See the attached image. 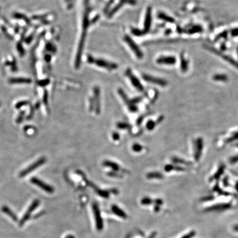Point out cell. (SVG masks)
I'll use <instances>...</instances> for the list:
<instances>
[{"mask_svg":"<svg viewBox=\"0 0 238 238\" xmlns=\"http://www.w3.org/2000/svg\"><path fill=\"white\" fill-rule=\"evenodd\" d=\"M30 182L35 185L38 186L43 190L45 191V192H46L48 193L52 194L54 192V187H52V186L46 184L45 182H43L42 180H41L38 178H35V177L32 178L30 179Z\"/></svg>","mask_w":238,"mask_h":238,"instance_id":"obj_9","label":"cell"},{"mask_svg":"<svg viewBox=\"0 0 238 238\" xmlns=\"http://www.w3.org/2000/svg\"><path fill=\"white\" fill-rule=\"evenodd\" d=\"M156 63L158 65H174L177 62V59L173 56H160L156 59Z\"/></svg>","mask_w":238,"mask_h":238,"instance_id":"obj_11","label":"cell"},{"mask_svg":"<svg viewBox=\"0 0 238 238\" xmlns=\"http://www.w3.org/2000/svg\"><path fill=\"white\" fill-rule=\"evenodd\" d=\"M112 211L113 212L121 218H127V215L125 212H124L121 209L119 208L116 205H114L112 207Z\"/></svg>","mask_w":238,"mask_h":238,"instance_id":"obj_16","label":"cell"},{"mask_svg":"<svg viewBox=\"0 0 238 238\" xmlns=\"http://www.w3.org/2000/svg\"><path fill=\"white\" fill-rule=\"evenodd\" d=\"M232 35L233 36H238V28H235L234 29H233L232 31Z\"/></svg>","mask_w":238,"mask_h":238,"instance_id":"obj_32","label":"cell"},{"mask_svg":"<svg viewBox=\"0 0 238 238\" xmlns=\"http://www.w3.org/2000/svg\"><path fill=\"white\" fill-rule=\"evenodd\" d=\"M0 105H1V103H0Z\"/></svg>","mask_w":238,"mask_h":238,"instance_id":"obj_38","label":"cell"},{"mask_svg":"<svg viewBox=\"0 0 238 238\" xmlns=\"http://www.w3.org/2000/svg\"><path fill=\"white\" fill-rule=\"evenodd\" d=\"M123 40L129 48L130 51L133 53L134 55L138 60H142L144 57V54L137 44L136 43L131 36L128 34H126L123 37Z\"/></svg>","mask_w":238,"mask_h":238,"instance_id":"obj_4","label":"cell"},{"mask_svg":"<svg viewBox=\"0 0 238 238\" xmlns=\"http://www.w3.org/2000/svg\"><path fill=\"white\" fill-rule=\"evenodd\" d=\"M189 69V62L184 56V54L182 53L180 55V69L182 72H186Z\"/></svg>","mask_w":238,"mask_h":238,"instance_id":"obj_14","label":"cell"},{"mask_svg":"<svg viewBox=\"0 0 238 238\" xmlns=\"http://www.w3.org/2000/svg\"><path fill=\"white\" fill-rule=\"evenodd\" d=\"M2 211H3V212L5 213L6 214H7L8 216L10 217L14 222L17 221L18 218L17 216H16V215L8 207L3 206L2 208Z\"/></svg>","mask_w":238,"mask_h":238,"instance_id":"obj_17","label":"cell"},{"mask_svg":"<svg viewBox=\"0 0 238 238\" xmlns=\"http://www.w3.org/2000/svg\"><path fill=\"white\" fill-rule=\"evenodd\" d=\"M213 80L219 82H226L228 81V77L224 74H217L213 77Z\"/></svg>","mask_w":238,"mask_h":238,"instance_id":"obj_19","label":"cell"},{"mask_svg":"<svg viewBox=\"0 0 238 238\" xmlns=\"http://www.w3.org/2000/svg\"><path fill=\"white\" fill-rule=\"evenodd\" d=\"M204 148V142L201 138H199L195 142V158L196 161H199L201 156Z\"/></svg>","mask_w":238,"mask_h":238,"instance_id":"obj_13","label":"cell"},{"mask_svg":"<svg viewBox=\"0 0 238 238\" xmlns=\"http://www.w3.org/2000/svg\"><path fill=\"white\" fill-rule=\"evenodd\" d=\"M158 18L162 19V21H164L165 22L171 23H173L175 22V20L173 18L169 16L163 12L159 13L158 15Z\"/></svg>","mask_w":238,"mask_h":238,"instance_id":"obj_18","label":"cell"},{"mask_svg":"<svg viewBox=\"0 0 238 238\" xmlns=\"http://www.w3.org/2000/svg\"><path fill=\"white\" fill-rule=\"evenodd\" d=\"M155 125H156L155 122H154L153 121H149L148 122L147 127L148 130H152L154 129V127H155Z\"/></svg>","mask_w":238,"mask_h":238,"instance_id":"obj_27","label":"cell"},{"mask_svg":"<svg viewBox=\"0 0 238 238\" xmlns=\"http://www.w3.org/2000/svg\"><path fill=\"white\" fill-rule=\"evenodd\" d=\"M230 162L231 164H235L236 163L238 162V156H234L232 157L230 159Z\"/></svg>","mask_w":238,"mask_h":238,"instance_id":"obj_30","label":"cell"},{"mask_svg":"<svg viewBox=\"0 0 238 238\" xmlns=\"http://www.w3.org/2000/svg\"><path fill=\"white\" fill-rule=\"evenodd\" d=\"M46 162V158L45 157H41L39 158L38 160H36L32 164L29 165L28 167H27L26 169H24L19 174V177L20 178H23L26 177L29 174L31 173L33 171H34L35 169L39 168V167L44 164Z\"/></svg>","mask_w":238,"mask_h":238,"instance_id":"obj_6","label":"cell"},{"mask_svg":"<svg viewBox=\"0 0 238 238\" xmlns=\"http://www.w3.org/2000/svg\"><path fill=\"white\" fill-rule=\"evenodd\" d=\"M173 161L174 163H180V164H183L189 165L190 164V163L187 162L185 160H182L181 159H179L178 158H174L173 159Z\"/></svg>","mask_w":238,"mask_h":238,"instance_id":"obj_25","label":"cell"},{"mask_svg":"<svg viewBox=\"0 0 238 238\" xmlns=\"http://www.w3.org/2000/svg\"><path fill=\"white\" fill-rule=\"evenodd\" d=\"M119 134L115 133V134L113 135V139H115V140H116L117 139H119Z\"/></svg>","mask_w":238,"mask_h":238,"instance_id":"obj_34","label":"cell"},{"mask_svg":"<svg viewBox=\"0 0 238 238\" xmlns=\"http://www.w3.org/2000/svg\"><path fill=\"white\" fill-rule=\"evenodd\" d=\"M203 30L202 28L199 26H192L190 30H189V33L190 34H193L197 33H201Z\"/></svg>","mask_w":238,"mask_h":238,"instance_id":"obj_22","label":"cell"},{"mask_svg":"<svg viewBox=\"0 0 238 238\" xmlns=\"http://www.w3.org/2000/svg\"><path fill=\"white\" fill-rule=\"evenodd\" d=\"M152 24V9L151 7H148L147 9L146 12L144 15V18L143 21V28L139 29H132V33L136 36H142L145 34H147L151 30Z\"/></svg>","mask_w":238,"mask_h":238,"instance_id":"obj_3","label":"cell"},{"mask_svg":"<svg viewBox=\"0 0 238 238\" xmlns=\"http://www.w3.org/2000/svg\"><path fill=\"white\" fill-rule=\"evenodd\" d=\"M205 48H206L207 49H208V50H209L210 51L214 53L215 54H216L217 55L221 57L223 60L227 61L228 62L230 63L231 65H233L235 67H237V69H238V62L234 60V59H233L230 57L228 56V55H226L225 54H223L222 52H220L219 50H217L216 49L211 47V46H205Z\"/></svg>","mask_w":238,"mask_h":238,"instance_id":"obj_8","label":"cell"},{"mask_svg":"<svg viewBox=\"0 0 238 238\" xmlns=\"http://www.w3.org/2000/svg\"><path fill=\"white\" fill-rule=\"evenodd\" d=\"M147 178L149 179H152V178H154V179H161L163 178V176L161 174L158 173H149L147 175Z\"/></svg>","mask_w":238,"mask_h":238,"instance_id":"obj_23","label":"cell"},{"mask_svg":"<svg viewBox=\"0 0 238 238\" xmlns=\"http://www.w3.org/2000/svg\"><path fill=\"white\" fill-rule=\"evenodd\" d=\"M128 125L127 124H123V123H122V124H119L118 125H117V126L119 127H120V129H125L126 127H128Z\"/></svg>","mask_w":238,"mask_h":238,"instance_id":"obj_33","label":"cell"},{"mask_svg":"<svg viewBox=\"0 0 238 238\" xmlns=\"http://www.w3.org/2000/svg\"><path fill=\"white\" fill-rule=\"evenodd\" d=\"M91 11L89 0H84L83 4L82 23H81V32L80 38L78 41V46L76 51L75 66L79 68L81 64V59L82 56L83 48H84L85 43L87 38V33L91 26L92 21L91 20Z\"/></svg>","mask_w":238,"mask_h":238,"instance_id":"obj_1","label":"cell"},{"mask_svg":"<svg viewBox=\"0 0 238 238\" xmlns=\"http://www.w3.org/2000/svg\"><path fill=\"white\" fill-rule=\"evenodd\" d=\"M104 165L106 167H108L113 169L115 171H118L120 169V166L116 164V163H114L111 161H105L104 162Z\"/></svg>","mask_w":238,"mask_h":238,"instance_id":"obj_20","label":"cell"},{"mask_svg":"<svg viewBox=\"0 0 238 238\" xmlns=\"http://www.w3.org/2000/svg\"><path fill=\"white\" fill-rule=\"evenodd\" d=\"M39 203H40V202H39L38 199H35L32 202V204L29 206V207L26 213L24 214L23 218L20 222V223H19L20 226L23 225V224H24V223L29 218L30 214H31V213L33 212V211H34L35 209L37 208V207L39 206Z\"/></svg>","mask_w":238,"mask_h":238,"instance_id":"obj_12","label":"cell"},{"mask_svg":"<svg viewBox=\"0 0 238 238\" xmlns=\"http://www.w3.org/2000/svg\"><path fill=\"white\" fill-rule=\"evenodd\" d=\"M142 76L144 81L153 84H156L157 86H159L160 87H165L168 84V82L164 79L156 77L152 74H144Z\"/></svg>","mask_w":238,"mask_h":238,"instance_id":"obj_7","label":"cell"},{"mask_svg":"<svg viewBox=\"0 0 238 238\" xmlns=\"http://www.w3.org/2000/svg\"><path fill=\"white\" fill-rule=\"evenodd\" d=\"M87 62L90 65L95 66L101 69L106 70L109 72L114 71L118 69L119 66L116 62L109 60L100 57L94 56L91 55H87Z\"/></svg>","mask_w":238,"mask_h":238,"instance_id":"obj_2","label":"cell"},{"mask_svg":"<svg viewBox=\"0 0 238 238\" xmlns=\"http://www.w3.org/2000/svg\"><path fill=\"white\" fill-rule=\"evenodd\" d=\"M65 238H75L74 237V236L72 235H68L67 236H66Z\"/></svg>","mask_w":238,"mask_h":238,"instance_id":"obj_35","label":"cell"},{"mask_svg":"<svg viewBox=\"0 0 238 238\" xmlns=\"http://www.w3.org/2000/svg\"><path fill=\"white\" fill-rule=\"evenodd\" d=\"M28 104V102H26V101H21V102H19V103H18L16 104V108L17 109H19L20 108H21L22 106H23V105H26V104Z\"/></svg>","mask_w":238,"mask_h":238,"instance_id":"obj_31","label":"cell"},{"mask_svg":"<svg viewBox=\"0 0 238 238\" xmlns=\"http://www.w3.org/2000/svg\"><path fill=\"white\" fill-rule=\"evenodd\" d=\"M165 171L169 172L174 170H176L177 171H183V170H184V169L180 167H176V166L172 165H168L165 167Z\"/></svg>","mask_w":238,"mask_h":238,"instance_id":"obj_21","label":"cell"},{"mask_svg":"<svg viewBox=\"0 0 238 238\" xmlns=\"http://www.w3.org/2000/svg\"><path fill=\"white\" fill-rule=\"evenodd\" d=\"M142 146L141 145H139V144H135L133 146V149L134 151L137 152L141 151L142 150Z\"/></svg>","mask_w":238,"mask_h":238,"instance_id":"obj_28","label":"cell"},{"mask_svg":"<svg viewBox=\"0 0 238 238\" xmlns=\"http://www.w3.org/2000/svg\"><path fill=\"white\" fill-rule=\"evenodd\" d=\"M24 111H22V112H21V113L19 114L18 117H17V121H16L17 123H20V122H21L23 121V117H24Z\"/></svg>","mask_w":238,"mask_h":238,"instance_id":"obj_29","label":"cell"},{"mask_svg":"<svg viewBox=\"0 0 238 238\" xmlns=\"http://www.w3.org/2000/svg\"><path fill=\"white\" fill-rule=\"evenodd\" d=\"M93 209L95 218L96 227L98 230H101L103 228V221L101 216V213L98 205L96 204H93Z\"/></svg>","mask_w":238,"mask_h":238,"instance_id":"obj_10","label":"cell"},{"mask_svg":"<svg viewBox=\"0 0 238 238\" xmlns=\"http://www.w3.org/2000/svg\"><path fill=\"white\" fill-rule=\"evenodd\" d=\"M225 166L224 165L222 164L221 166L219 167V169L217 170L216 173L214 174V175H213V177H211V178L209 179L210 181H213L214 180H217L219 178H220L221 175L223 174V172L225 170Z\"/></svg>","mask_w":238,"mask_h":238,"instance_id":"obj_15","label":"cell"},{"mask_svg":"<svg viewBox=\"0 0 238 238\" xmlns=\"http://www.w3.org/2000/svg\"><path fill=\"white\" fill-rule=\"evenodd\" d=\"M125 76L129 79L130 83L135 88V89L139 91H144V87L140 79L136 76V75L132 72L131 69H127L126 70Z\"/></svg>","mask_w":238,"mask_h":238,"instance_id":"obj_5","label":"cell"},{"mask_svg":"<svg viewBox=\"0 0 238 238\" xmlns=\"http://www.w3.org/2000/svg\"><path fill=\"white\" fill-rule=\"evenodd\" d=\"M236 140H238V132L234 134L230 137L227 139L225 140V143H230V142H233L234 141H236Z\"/></svg>","mask_w":238,"mask_h":238,"instance_id":"obj_24","label":"cell"},{"mask_svg":"<svg viewBox=\"0 0 238 238\" xmlns=\"http://www.w3.org/2000/svg\"></svg>","mask_w":238,"mask_h":238,"instance_id":"obj_37","label":"cell"},{"mask_svg":"<svg viewBox=\"0 0 238 238\" xmlns=\"http://www.w3.org/2000/svg\"><path fill=\"white\" fill-rule=\"evenodd\" d=\"M153 201L151 198L149 197H145L143 198V199H142L141 201V204L144 205H149L152 204Z\"/></svg>","mask_w":238,"mask_h":238,"instance_id":"obj_26","label":"cell"},{"mask_svg":"<svg viewBox=\"0 0 238 238\" xmlns=\"http://www.w3.org/2000/svg\"><path fill=\"white\" fill-rule=\"evenodd\" d=\"M237 146H238V144H237Z\"/></svg>","mask_w":238,"mask_h":238,"instance_id":"obj_36","label":"cell"}]
</instances>
